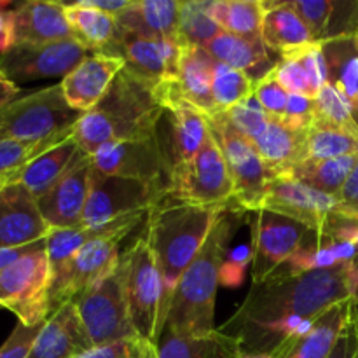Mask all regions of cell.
Here are the masks:
<instances>
[{"label": "cell", "mask_w": 358, "mask_h": 358, "mask_svg": "<svg viewBox=\"0 0 358 358\" xmlns=\"http://www.w3.org/2000/svg\"><path fill=\"white\" fill-rule=\"evenodd\" d=\"M72 303L79 311V317L93 346L140 338L129 318L122 261L112 275L73 299Z\"/></svg>", "instance_id": "cell-10"}, {"label": "cell", "mask_w": 358, "mask_h": 358, "mask_svg": "<svg viewBox=\"0 0 358 358\" xmlns=\"http://www.w3.org/2000/svg\"><path fill=\"white\" fill-rule=\"evenodd\" d=\"M124 238V234H112L94 238L83 245L76 257L70 261L65 273L49 283L51 313H55L63 304L83 296L117 269L122 261L119 245Z\"/></svg>", "instance_id": "cell-13"}, {"label": "cell", "mask_w": 358, "mask_h": 358, "mask_svg": "<svg viewBox=\"0 0 358 358\" xmlns=\"http://www.w3.org/2000/svg\"><path fill=\"white\" fill-rule=\"evenodd\" d=\"M131 0H79V6L84 7H91V9L96 10H103V13L112 14V16H117L119 13L126 9L129 6Z\"/></svg>", "instance_id": "cell-51"}, {"label": "cell", "mask_w": 358, "mask_h": 358, "mask_svg": "<svg viewBox=\"0 0 358 358\" xmlns=\"http://www.w3.org/2000/svg\"><path fill=\"white\" fill-rule=\"evenodd\" d=\"M122 69L124 59L121 56L91 52L59 83L66 103L80 114L93 110Z\"/></svg>", "instance_id": "cell-21"}, {"label": "cell", "mask_w": 358, "mask_h": 358, "mask_svg": "<svg viewBox=\"0 0 358 358\" xmlns=\"http://www.w3.org/2000/svg\"><path fill=\"white\" fill-rule=\"evenodd\" d=\"M184 45L180 37L149 38L117 30V37L107 55L121 56L126 70L157 84L161 80L177 79Z\"/></svg>", "instance_id": "cell-18"}, {"label": "cell", "mask_w": 358, "mask_h": 358, "mask_svg": "<svg viewBox=\"0 0 358 358\" xmlns=\"http://www.w3.org/2000/svg\"><path fill=\"white\" fill-rule=\"evenodd\" d=\"M154 86L122 69L100 103L80 115L73 126L79 149L93 156L108 143L156 136L164 110Z\"/></svg>", "instance_id": "cell-2"}, {"label": "cell", "mask_w": 358, "mask_h": 358, "mask_svg": "<svg viewBox=\"0 0 358 358\" xmlns=\"http://www.w3.org/2000/svg\"><path fill=\"white\" fill-rule=\"evenodd\" d=\"M154 352V345L142 338H133L93 346L77 358H152Z\"/></svg>", "instance_id": "cell-44"}, {"label": "cell", "mask_w": 358, "mask_h": 358, "mask_svg": "<svg viewBox=\"0 0 358 358\" xmlns=\"http://www.w3.org/2000/svg\"><path fill=\"white\" fill-rule=\"evenodd\" d=\"M355 41H357V44H358V34L355 35Z\"/></svg>", "instance_id": "cell-59"}, {"label": "cell", "mask_w": 358, "mask_h": 358, "mask_svg": "<svg viewBox=\"0 0 358 358\" xmlns=\"http://www.w3.org/2000/svg\"><path fill=\"white\" fill-rule=\"evenodd\" d=\"M152 358H157V357H156V353H154V357H152Z\"/></svg>", "instance_id": "cell-60"}, {"label": "cell", "mask_w": 358, "mask_h": 358, "mask_svg": "<svg viewBox=\"0 0 358 358\" xmlns=\"http://www.w3.org/2000/svg\"><path fill=\"white\" fill-rule=\"evenodd\" d=\"M79 150L80 149L72 133L69 138L62 140L59 143L52 145L51 149L42 152L38 157H35L31 163H28L20 171L16 182L23 184L38 199L69 170L70 164L73 163V159L79 154Z\"/></svg>", "instance_id": "cell-30"}, {"label": "cell", "mask_w": 358, "mask_h": 358, "mask_svg": "<svg viewBox=\"0 0 358 358\" xmlns=\"http://www.w3.org/2000/svg\"><path fill=\"white\" fill-rule=\"evenodd\" d=\"M329 358H358V311L355 299H353L348 322L339 334Z\"/></svg>", "instance_id": "cell-49"}, {"label": "cell", "mask_w": 358, "mask_h": 358, "mask_svg": "<svg viewBox=\"0 0 358 358\" xmlns=\"http://www.w3.org/2000/svg\"><path fill=\"white\" fill-rule=\"evenodd\" d=\"M17 96H21L20 86L16 83H13L10 79H7L3 73H0V110L6 105H9L10 101L16 100Z\"/></svg>", "instance_id": "cell-53"}, {"label": "cell", "mask_w": 358, "mask_h": 358, "mask_svg": "<svg viewBox=\"0 0 358 358\" xmlns=\"http://www.w3.org/2000/svg\"><path fill=\"white\" fill-rule=\"evenodd\" d=\"M10 6L9 0H0V13H7V7Z\"/></svg>", "instance_id": "cell-55"}, {"label": "cell", "mask_w": 358, "mask_h": 358, "mask_svg": "<svg viewBox=\"0 0 358 358\" xmlns=\"http://www.w3.org/2000/svg\"><path fill=\"white\" fill-rule=\"evenodd\" d=\"M166 198V185L133 178L108 177L93 170L83 226H103L135 213H149Z\"/></svg>", "instance_id": "cell-11"}, {"label": "cell", "mask_w": 358, "mask_h": 358, "mask_svg": "<svg viewBox=\"0 0 358 358\" xmlns=\"http://www.w3.org/2000/svg\"><path fill=\"white\" fill-rule=\"evenodd\" d=\"M266 14L261 28V41L269 52L282 56L308 48L315 42L310 28L290 2H264Z\"/></svg>", "instance_id": "cell-25"}, {"label": "cell", "mask_w": 358, "mask_h": 358, "mask_svg": "<svg viewBox=\"0 0 358 358\" xmlns=\"http://www.w3.org/2000/svg\"><path fill=\"white\" fill-rule=\"evenodd\" d=\"M0 310H2V304H0Z\"/></svg>", "instance_id": "cell-61"}, {"label": "cell", "mask_w": 358, "mask_h": 358, "mask_svg": "<svg viewBox=\"0 0 358 358\" xmlns=\"http://www.w3.org/2000/svg\"><path fill=\"white\" fill-rule=\"evenodd\" d=\"M166 198L196 206H231L234 199V182L226 157L212 133L192 159L171 168Z\"/></svg>", "instance_id": "cell-6"}, {"label": "cell", "mask_w": 358, "mask_h": 358, "mask_svg": "<svg viewBox=\"0 0 358 358\" xmlns=\"http://www.w3.org/2000/svg\"><path fill=\"white\" fill-rule=\"evenodd\" d=\"M224 114H226L227 121H229L241 135L247 136L250 142L264 131L269 119H271V115L262 108V105L255 100V96L247 98V100L238 103L236 107L226 110Z\"/></svg>", "instance_id": "cell-42"}, {"label": "cell", "mask_w": 358, "mask_h": 358, "mask_svg": "<svg viewBox=\"0 0 358 358\" xmlns=\"http://www.w3.org/2000/svg\"><path fill=\"white\" fill-rule=\"evenodd\" d=\"M91 164L93 170L101 175L163 184L168 187V164L157 135L108 143L91 156Z\"/></svg>", "instance_id": "cell-16"}, {"label": "cell", "mask_w": 358, "mask_h": 358, "mask_svg": "<svg viewBox=\"0 0 358 358\" xmlns=\"http://www.w3.org/2000/svg\"><path fill=\"white\" fill-rule=\"evenodd\" d=\"M261 210L289 217L311 231L324 233L341 206L338 198L304 185L303 182L289 177H273L268 182Z\"/></svg>", "instance_id": "cell-17"}, {"label": "cell", "mask_w": 358, "mask_h": 358, "mask_svg": "<svg viewBox=\"0 0 358 358\" xmlns=\"http://www.w3.org/2000/svg\"><path fill=\"white\" fill-rule=\"evenodd\" d=\"M358 156V129L313 122L306 135V159Z\"/></svg>", "instance_id": "cell-36"}, {"label": "cell", "mask_w": 358, "mask_h": 358, "mask_svg": "<svg viewBox=\"0 0 358 358\" xmlns=\"http://www.w3.org/2000/svg\"><path fill=\"white\" fill-rule=\"evenodd\" d=\"M154 93L164 110L163 117L168 119V140L159 143L170 175L171 168L192 159L205 145L210 136L208 117L180 93L177 79L157 83Z\"/></svg>", "instance_id": "cell-12"}, {"label": "cell", "mask_w": 358, "mask_h": 358, "mask_svg": "<svg viewBox=\"0 0 358 358\" xmlns=\"http://www.w3.org/2000/svg\"><path fill=\"white\" fill-rule=\"evenodd\" d=\"M180 2L175 0H131L115 16L119 31L149 38H177Z\"/></svg>", "instance_id": "cell-24"}, {"label": "cell", "mask_w": 358, "mask_h": 358, "mask_svg": "<svg viewBox=\"0 0 358 358\" xmlns=\"http://www.w3.org/2000/svg\"><path fill=\"white\" fill-rule=\"evenodd\" d=\"M311 229L297 220L278 213L257 212L252 231V280L254 285L266 282L290 255L297 252Z\"/></svg>", "instance_id": "cell-15"}, {"label": "cell", "mask_w": 358, "mask_h": 358, "mask_svg": "<svg viewBox=\"0 0 358 358\" xmlns=\"http://www.w3.org/2000/svg\"><path fill=\"white\" fill-rule=\"evenodd\" d=\"M205 49L217 63L247 73L255 72L257 79L266 76L276 65L261 38H245L222 31L210 44H206Z\"/></svg>", "instance_id": "cell-29"}, {"label": "cell", "mask_w": 358, "mask_h": 358, "mask_svg": "<svg viewBox=\"0 0 358 358\" xmlns=\"http://www.w3.org/2000/svg\"><path fill=\"white\" fill-rule=\"evenodd\" d=\"M154 353H156V352H154ZM152 357H154V355H152Z\"/></svg>", "instance_id": "cell-62"}, {"label": "cell", "mask_w": 358, "mask_h": 358, "mask_svg": "<svg viewBox=\"0 0 358 358\" xmlns=\"http://www.w3.org/2000/svg\"><path fill=\"white\" fill-rule=\"evenodd\" d=\"M90 55V49L73 37L45 44H14L0 56V73L16 84L66 77Z\"/></svg>", "instance_id": "cell-14"}, {"label": "cell", "mask_w": 358, "mask_h": 358, "mask_svg": "<svg viewBox=\"0 0 358 358\" xmlns=\"http://www.w3.org/2000/svg\"><path fill=\"white\" fill-rule=\"evenodd\" d=\"M224 208L196 206L166 198L147 213L145 238L156 257L163 282V329L178 280L205 245Z\"/></svg>", "instance_id": "cell-4"}, {"label": "cell", "mask_w": 358, "mask_h": 358, "mask_svg": "<svg viewBox=\"0 0 358 358\" xmlns=\"http://www.w3.org/2000/svg\"><path fill=\"white\" fill-rule=\"evenodd\" d=\"M34 245L35 243L27 245V247H20V248H2V250H0V271H2L3 268H7L9 264H13L16 259H20L21 255L27 254L28 250H31Z\"/></svg>", "instance_id": "cell-54"}, {"label": "cell", "mask_w": 358, "mask_h": 358, "mask_svg": "<svg viewBox=\"0 0 358 358\" xmlns=\"http://www.w3.org/2000/svg\"><path fill=\"white\" fill-rule=\"evenodd\" d=\"M51 227L38 210V201L23 184L10 182L0 191V250L20 248L45 240Z\"/></svg>", "instance_id": "cell-20"}, {"label": "cell", "mask_w": 358, "mask_h": 358, "mask_svg": "<svg viewBox=\"0 0 358 358\" xmlns=\"http://www.w3.org/2000/svg\"><path fill=\"white\" fill-rule=\"evenodd\" d=\"M208 13L222 31L245 38H261L266 14L262 0H212Z\"/></svg>", "instance_id": "cell-35"}, {"label": "cell", "mask_w": 358, "mask_h": 358, "mask_svg": "<svg viewBox=\"0 0 358 358\" xmlns=\"http://www.w3.org/2000/svg\"><path fill=\"white\" fill-rule=\"evenodd\" d=\"M91 173V156L79 150L62 178L37 199L38 210L51 229H73L83 226L84 208L90 196Z\"/></svg>", "instance_id": "cell-19"}, {"label": "cell", "mask_w": 358, "mask_h": 358, "mask_svg": "<svg viewBox=\"0 0 358 358\" xmlns=\"http://www.w3.org/2000/svg\"><path fill=\"white\" fill-rule=\"evenodd\" d=\"M315 103V121L324 124L338 126V128L358 129V122L353 115L352 103L345 98L341 91L336 90L332 84H325L320 90Z\"/></svg>", "instance_id": "cell-40"}, {"label": "cell", "mask_w": 358, "mask_h": 358, "mask_svg": "<svg viewBox=\"0 0 358 358\" xmlns=\"http://www.w3.org/2000/svg\"><path fill=\"white\" fill-rule=\"evenodd\" d=\"M80 115L66 103L62 84L30 91L0 110V140L45 142L69 136Z\"/></svg>", "instance_id": "cell-5"}, {"label": "cell", "mask_w": 358, "mask_h": 358, "mask_svg": "<svg viewBox=\"0 0 358 358\" xmlns=\"http://www.w3.org/2000/svg\"><path fill=\"white\" fill-rule=\"evenodd\" d=\"M14 45L13 21H10V10L0 13V56L6 55Z\"/></svg>", "instance_id": "cell-52"}, {"label": "cell", "mask_w": 358, "mask_h": 358, "mask_svg": "<svg viewBox=\"0 0 358 358\" xmlns=\"http://www.w3.org/2000/svg\"><path fill=\"white\" fill-rule=\"evenodd\" d=\"M93 348L76 304H63L38 332L28 358H77Z\"/></svg>", "instance_id": "cell-22"}, {"label": "cell", "mask_w": 358, "mask_h": 358, "mask_svg": "<svg viewBox=\"0 0 358 358\" xmlns=\"http://www.w3.org/2000/svg\"><path fill=\"white\" fill-rule=\"evenodd\" d=\"M6 185V182H0V191H2V187Z\"/></svg>", "instance_id": "cell-58"}, {"label": "cell", "mask_w": 358, "mask_h": 358, "mask_svg": "<svg viewBox=\"0 0 358 358\" xmlns=\"http://www.w3.org/2000/svg\"><path fill=\"white\" fill-rule=\"evenodd\" d=\"M243 358H275V357H271V355H245L243 353Z\"/></svg>", "instance_id": "cell-56"}, {"label": "cell", "mask_w": 358, "mask_h": 358, "mask_svg": "<svg viewBox=\"0 0 358 358\" xmlns=\"http://www.w3.org/2000/svg\"><path fill=\"white\" fill-rule=\"evenodd\" d=\"M206 117L210 133L219 143L233 177V208L238 212H261L268 182L271 180L268 166L259 156L254 143L227 121L224 112H215Z\"/></svg>", "instance_id": "cell-9"}, {"label": "cell", "mask_w": 358, "mask_h": 358, "mask_svg": "<svg viewBox=\"0 0 358 358\" xmlns=\"http://www.w3.org/2000/svg\"><path fill=\"white\" fill-rule=\"evenodd\" d=\"M327 83L345 94L352 103L358 105V44L355 37L334 38L322 42Z\"/></svg>", "instance_id": "cell-34"}, {"label": "cell", "mask_w": 358, "mask_h": 358, "mask_svg": "<svg viewBox=\"0 0 358 358\" xmlns=\"http://www.w3.org/2000/svg\"><path fill=\"white\" fill-rule=\"evenodd\" d=\"M352 304L353 297L329 308L317 318L310 334L304 336L282 358H329L339 334L348 322Z\"/></svg>", "instance_id": "cell-31"}, {"label": "cell", "mask_w": 358, "mask_h": 358, "mask_svg": "<svg viewBox=\"0 0 358 358\" xmlns=\"http://www.w3.org/2000/svg\"><path fill=\"white\" fill-rule=\"evenodd\" d=\"M254 261V250L250 243L240 245L234 250L227 252V257L224 261L222 269H220V283L224 287H238L241 285L247 273L248 266Z\"/></svg>", "instance_id": "cell-46"}, {"label": "cell", "mask_w": 358, "mask_h": 358, "mask_svg": "<svg viewBox=\"0 0 358 358\" xmlns=\"http://www.w3.org/2000/svg\"><path fill=\"white\" fill-rule=\"evenodd\" d=\"M49 273L45 240L0 271V304L13 311L24 325L44 324L51 317Z\"/></svg>", "instance_id": "cell-8"}, {"label": "cell", "mask_w": 358, "mask_h": 358, "mask_svg": "<svg viewBox=\"0 0 358 358\" xmlns=\"http://www.w3.org/2000/svg\"><path fill=\"white\" fill-rule=\"evenodd\" d=\"M154 348L157 358H243L240 343L219 329L189 338L163 331Z\"/></svg>", "instance_id": "cell-28"}, {"label": "cell", "mask_w": 358, "mask_h": 358, "mask_svg": "<svg viewBox=\"0 0 358 358\" xmlns=\"http://www.w3.org/2000/svg\"><path fill=\"white\" fill-rule=\"evenodd\" d=\"M65 14L73 38L91 52H108L117 37L115 16L76 2L65 3Z\"/></svg>", "instance_id": "cell-33"}, {"label": "cell", "mask_w": 358, "mask_h": 358, "mask_svg": "<svg viewBox=\"0 0 358 358\" xmlns=\"http://www.w3.org/2000/svg\"><path fill=\"white\" fill-rule=\"evenodd\" d=\"M338 201L341 212L358 213V164L348 177L346 184L343 185L341 192L338 194Z\"/></svg>", "instance_id": "cell-50"}, {"label": "cell", "mask_w": 358, "mask_h": 358, "mask_svg": "<svg viewBox=\"0 0 358 358\" xmlns=\"http://www.w3.org/2000/svg\"><path fill=\"white\" fill-rule=\"evenodd\" d=\"M358 34V0H331L320 44Z\"/></svg>", "instance_id": "cell-41"}, {"label": "cell", "mask_w": 358, "mask_h": 358, "mask_svg": "<svg viewBox=\"0 0 358 358\" xmlns=\"http://www.w3.org/2000/svg\"><path fill=\"white\" fill-rule=\"evenodd\" d=\"M254 96L262 105V108L273 117H282L287 107V100H289V93L276 80L273 69L266 76H262L261 79L255 80Z\"/></svg>", "instance_id": "cell-45"}, {"label": "cell", "mask_w": 358, "mask_h": 358, "mask_svg": "<svg viewBox=\"0 0 358 358\" xmlns=\"http://www.w3.org/2000/svg\"><path fill=\"white\" fill-rule=\"evenodd\" d=\"M70 136V135H69ZM69 136H62V138L45 140V142H17V140H0V182H16V177L20 171L27 166L28 163L51 149L52 145L59 143L62 140L69 138Z\"/></svg>", "instance_id": "cell-39"}, {"label": "cell", "mask_w": 358, "mask_h": 358, "mask_svg": "<svg viewBox=\"0 0 358 358\" xmlns=\"http://www.w3.org/2000/svg\"><path fill=\"white\" fill-rule=\"evenodd\" d=\"M255 79L247 72L217 63L213 66L212 98L217 112H226L254 96Z\"/></svg>", "instance_id": "cell-37"}, {"label": "cell", "mask_w": 358, "mask_h": 358, "mask_svg": "<svg viewBox=\"0 0 358 358\" xmlns=\"http://www.w3.org/2000/svg\"><path fill=\"white\" fill-rule=\"evenodd\" d=\"M44 324L24 325L17 322L9 338L0 346V358H28L31 352V346H34L35 339H37L38 332L44 327Z\"/></svg>", "instance_id": "cell-47"}, {"label": "cell", "mask_w": 358, "mask_h": 358, "mask_svg": "<svg viewBox=\"0 0 358 358\" xmlns=\"http://www.w3.org/2000/svg\"><path fill=\"white\" fill-rule=\"evenodd\" d=\"M14 44H45L72 38L65 3L30 0L10 10Z\"/></svg>", "instance_id": "cell-23"}, {"label": "cell", "mask_w": 358, "mask_h": 358, "mask_svg": "<svg viewBox=\"0 0 358 358\" xmlns=\"http://www.w3.org/2000/svg\"><path fill=\"white\" fill-rule=\"evenodd\" d=\"M212 0H187L180 2V17H178V37L184 44L201 45L213 41L222 28L212 20L208 9Z\"/></svg>", "instance_id": "cell-38"}, {"label": "cell", "mask_w": 358, "mask_h": 358, "mask_svg": "<svg viewBox=\"0 0 358 358\" xmlns=\"http://www.w3.org/2000/svg\"><path fill=\"white\" fill-rule=\"evenodd\" d=\"M353 115H355V119H357V122H358V105H355V107H353Z\"/></svg>", "instance_id": "cell-57"}, {"label": "cell", "mask_w": 358, "mask_h": 358, "mask_svg": "<svg viewBox=\"0 0 358 358\" xmlns=\"http://www.w3.org/2000/svg\"><path fill=\"white\" fill-rule=\"evenodd\" d=\"M129 318L136 334L156 345L163 332V282L145 234L122 255Z\"/></svg>", "instance_id": "cell-7"}, {"label": "cell", "mask_w": 358, "mask_h": 358, "mask_svg": "<svg viewBox=\"0 0 358 358\" xmlns=\"http://www.w3.org/2000/svg\"><path fill=\"white\" fill-rule=\"evenodd\" d=\"M306 135L308 131L292 128L282 117L271 115L264 131L252 140L271 178L306 159Z\"/></svg>", "instance_id": "cell-26"}, {"label": "cell", "mask_w": 358, "mask_h": 358, "mask_svg": "<svg viewBox=\"0 0 358 358\" xmlns=\"http://www.w3.org/2000/svg\"><path fill=\"white\" fill-rule=\"evenodd\" d=\"M273 73H275L276 80L282 84V87L289 94H303V96L311 98V100L317 98L313 87H311L310 77H308L303 63L296 55L280 58L276 65L273 66Z\"/></svg>", "instance_id": "cell-43"}, {"label": "cell", "mask_w": 358, "mask_h": 358, "mask_svg": "<svg viewBox=\"0 0 358 358\" xmlns=\"http://www.w3.org/2000/svg\"><path fill=\"white\" fill-rule=\"evenodd\" d=\"M283 121L296 129L308 131L315 121V103L311 98L303 94H289L285 112L282 115Z\"/></svg>", "instance_id": "cell-48"}, {"label": "cell", "mask_w": 358, "mask_h": 358, "mask_svg": "<svg viewBox=\"0 0 358 358\" xmlns=\"http://www.w3.org/2000/svg\"><path fill=\"white\" fill-rule=\"evenodd\" d=\"M215 59L201 45L185 44L178 63L177 83L180 93L206 115L215 114L212 98V80Z\"/></svg>", "instance_id": "cell-27"}, {"label": "cell", "mask_w": 358, "mask_h": 358, "mask_svg": "<svg viewBox=\"0 0 358 358\" xmlns=\"http://www.w3.org/2000/svg\"><path fill=\"white\" fill-rule=\"evenodd\" d=\"M353 297V262L294 278L252 285L236 313L219 329L245 355L282 358L308 336L322 313Z\"/></svg>", "instance_id": "cell-1"}, {"label": "cell", "mask_w": 358, "mask_h": 358, "mask_svg": "<svg viewBox=\"0 0 358 358\" xmlns=\"http://www.w3.org/2000/svg\"><path fill=\"white\" fill-rule=\"evenodd\" d=\"M358 164V156L334 157V159H304L276 177H289L303 182L304 185L338 198L343 185Z\"/></svg>", "instance_id": "cell-32"}, {"label": "cell", "mask_w": 358, "mask_h": 358, "mask_svg": "<svg viewBox=\"0 0 358 358\" xmlns=\"http://www.w3.org/2000/svg\"><path fill=\"white\" fill-rule=\"evenodd\" d=\"M238 210L226 206L217 217L205 245L178 280L163 331L182 336H206L215 331V299L220 269L238 227ZM163 334V332H161Z\"/></svg>", "instance_id": "cell-3"}]
</instances>
